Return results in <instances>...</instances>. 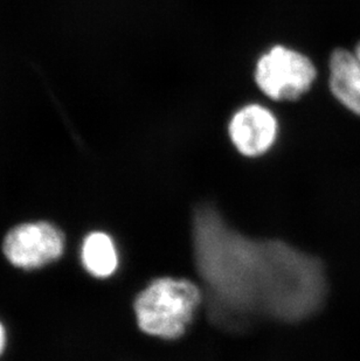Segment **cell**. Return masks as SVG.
Masks as SVG:
<instances>
[{"mask_svg": "<svg viewBox=\"0 0 360 361\" xmlns=\"http://www.w3.org/2000/svg\"><path fill=\"white\" fill-rule=\"evenodd\" d=\"M193 248L221 326L238 329L260 316L292 323L322 307L326 282L318 259L284 242L242 235L213 207L194 215Z\"/></svg>", "mask_w": 360, "mask_h": 361, "instance_id": "1", "label": "cell"}, {"mask_svg": "<svg viewBox=\"0 0 360 361\" xmlns=\"http://www.w3.org/2000/svg\"><path fill=\"white\" fill-rule=\"evenodd\" d=\"M200 300V290L194 283L158 279L137 297V323L150 336L176 339L185 334Z\"/></svg>", "mask_w": 360, "mask_h": 361, "instance_id": "2", "label": "cell"}, {"mask_svg": "<svg viewBox=\"0 0 360 361\" xmlns=\"http://www.w3.org/2000/svg\"><path fill=\"white\" fill-rule=\"evenodd\" d=\"M313 61L299 51L275 46L258 59L255 81L274 101H296L309 92L316 79Z\"/></svg>", "mask_w": 360, "mask_h": 361, "instance_id": "3", "label": "cell"}, {"mask_svg": "<svg viewBox=\"0 0 360 361\" xmlns=\"http://www.w3.org/2000/svg\"><path fill=\"white\" fill-rule=\"evenodd\" d=\"M65 248L61 232L47 222L18 226L7 234L4 252L12 264L33 269L59 259Z\"/></svg>", "mask_w": 360, "mask_h": 361, "instance_id": "4", "label": "cell"}, {"mask_svg": "<svg viewBox=\"0 0 360 361\" xmlns=\"http://www.w3.org/2000/svg\"><path fill=\"white\" fill-rule=\"evenodd\" d=\"M229 137L240 154L258 157L275 143L277 121L265 106L249 104L239 110L229 123Z\"/></svg>", "mask_w": 360, "mask_h": 361, "instance_id": "5", "label": "cell"}, {"mask_svg": "<svg viewBox=\"0 0 360 361\" xmlns=\"http://www.w3.org/2000/svg\"><path fill=\"white\" fill-rule=\"evenodd\" d=\"M329 67L330 89L333 96L360 116V42L354 51L335 49Z\"/></svg>", "mask_w": 360, "mask_h": 361, "instance_id": "6", "label": "cell"}, {"mask_svg": "<svg viewBox=\"0 0 360 361\" xmlns=\"http://www.w3.org/2000/svg\"><path fill=\"white\" fill-rule=\"evenodd\" d=\"M82 262L92 276L106 279L115 273L119 255L110 236L104 233H92L82 245Z\"/></svg>", "mask_w": 360, "mask_h": 361, "instance_id": "7", "label": "cell"}, {"mask_svg": "<svg viewBox=\"0 0 360 361\" xmlns=\"http://www.w3.org/2000/svg\"><path fill=\"white\" fill-rule=\"evenodd\" d=\"M4 345H5V331L1 324H0V353L3 351Z\"/></svg>", "mask_w": 360, "mask_h": 361, "instance_id": "8", "label": "cell"}]
</instances>
